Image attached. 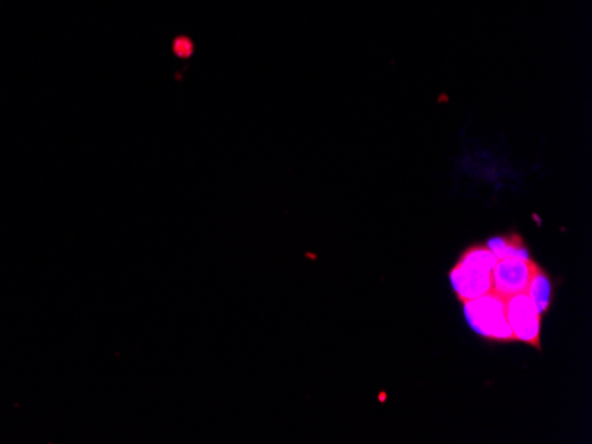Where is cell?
I'll use <instances>...</instances> for the list:
<instances>
[{"label":"cell","mask_w":592,"mask_h":444,"mask_svg":"<svg viewBox=\"0 0 592 444\" xmlns=\"http://www.w3.org/2000/svg\"><path fill=\"white\" fill-rule=\"evenodd\" d=\"M497 257L490 248H470L451 271V283L461 301L479 298L491 291V271L496 268Z\"/></svg>","instance_id":"cell-1"},{"label":"cell","mask_w":592,"mask_h":444,"mask_svg":"<svg viewBox=\"0 0 592 444\" xmlns=\"http://www.w3.org/2000/svg\"><path fill=\"white\" fill-rule=\"evenodd\" d=\"M463 303L467 322L476 333L484 339L514 340L506 317V299L502 296L490 291Z\"/></svg>","instance_id":"cell-2"},{"label":"cell","mask_w":592,"mask_h":444,"mask_svg":"<svg viewBox=\"0 0 592 444\" xmlns=\"http://www.w3.org/2000/svg\"><path fill=\"white\" fill-rule=\"evenodd\" d=\"M525 295L531 299L538 313L547 312V308L550 307V301H552V282H550V278L538 266L532 271Z\"/></svg>","instance_id":"cell-5"},{"label":"cell","mask_w":592,"mask_h":444,"mask_svg":"<svg viewBox=\"0 0 592 444\" xmlns=\"http://www.w3.org/2000/svg\"><path fill=\"white\" fill-rule=\"evenodd\" d=\"M506 317L514 340L540 345L541 313H538L525 292L506 299Z\"/></svg>","instance_id":"cell-3"},{"label":"cell","mask_w":592,"mask_h":444,"mask_svg":"<svg viewBox=\"0 0 592 444\" xmlns=\"http://www.w3.org/2000/svg\"><path fill=\"white\" fill-rule=\"evenodd\" d=\"M488 248H490L491 254L497 257V259H522L529 260V250L523 247L522 241L517 238H493L488 242Z\"/></svg>","instance_id":"cell-6"},{"label":"cell","mask_w":592,"mask_h":444,"mask_svg":"<svg viewBox=\"0 0 592 444\" xmlns=\"http://www.w3.org/2000/svg\"><path fill=\"white\" fill-rule=\"evenodd\" d=\"M534 268L535 265L531 259L497 260L496 268L491 271V291L504 299L522 295L527 291Z\"/></svg>","instance_id":"cell-4"}]
</instances>
